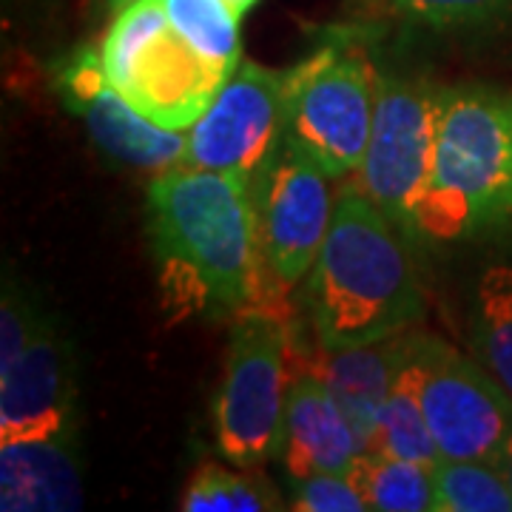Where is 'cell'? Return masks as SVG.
I'll list each match as a JSON object with an SVG mask.
<instances>
[{"instance_id":"obj_1","label":"cell","mask_w":512,"mask_h":512,"mask_svg":"<svg viewBox=\"0 0 512 512\" xmlns=\"http://www.w3.org/2000/svg\"><path fill=\"white\" fill-rule=\"evenodd\" d=\"M146 220L171 313L211 319L268 311L288 319L285 285L256 234L248 185L208 168L171 165L148 185Z\"/></svg>"},{"instance_id":"obj_2","label":"cell","mask_w":512,"mask_h":512,"mask_svg":"<svg viewBox=\"0 0 512 512\" xmlns=\"http://www.w3.org/2000/svg\"><path fill=\"white\" fill-rule=\"evenodd\" d=\"M424 305L413 239L345 185L305 288L316 345L356 348L399 336L419 325Z\"/></svg>"},{"instance_id":"obj_3","label":"cell","mask_w":512,"mask_h":512,"mask_svg":"<svg viewBox=\"0 0 512 512\" xmlns=\"http://www.w3.org/2000/svg\"><path fill=\"white\" fill-rule=\"evenodd\" d=\"M512 234V111L481 89H444L436 157L419 205V237Z\"/></svg>"},{"instance_id":"obj_4","label":"cell","mask_w":512,"mask_h":512,"mask_svg":"<svg viewBox=\"0 0 512 512\" xmlns=\"http://www.w3.org/2000/svg\"><path fill=\"white\" fill-rule=\"evenodd\" d=\"M100 57L111 86L151 123L174 131L194 126L231 74L171 26L163 0H137L117 12Z\"/></svg>"},{"instance_id":"obj_5","label":"cell","mask_w":512,"mask_h":512,"mask_svg":"<svg viewBox=\"0 0 512 512\" xmlns=\"http://www.w3.org/2000/svg\"><path fill=\"white\" fill-rule=\"evenodd\" d=\"M376 77L356 46L330 43L285 74V140L330 180L362 165L376 111Z\"/></svg>"},{"instance_id":"obj_6","label":"cell","mask_w":512,"mask_h":512,"mask_svg":"<svg viewBox=\"0 0 512 512\" xmlns=\"http://www.w3.org/2000/svg\"><path fill=\"white\" fill-rule=\"evenodd\" d=\"M291 362L285 316L268 311L234 316L217 396V444L239 470H256L282 453Z\"/></svg>"},{"instance_id":"obj_7","label":"cell","mask_w":512,"mask_h":512,"mask_svg":"<svg viewBox=\"0 0 512 512\" xmlns=\"http://www.w3.org/2000/svg\"><path fill=\"white\" fill-rule=\"evenodd\" d=\"M441 94L424 80L379 74L365 160L353 174V185L413 242L421 239L419 205L436 157Z\"/></svg>"},{"instance_id":"obj_8","label":"cell","mask_w":512,"mask_h":512,"mask_svg":"<svg viewBox=\"0 0 512 512\" xmlns=\"http://www.w3.org/2000/svg\"><path fill=\"white\" fill-rule=\"evenodd\" d=\"M419 396L439 458L493 461L512 436V393L476 356L416 333Z\"/></svg>"},{"instance_id":"obj_9","label":"cell","mask_w":512,"mask_h":512,"mask_svg":"<svg viewBox=\"0 0 512 512\" xmlns=\"http://www.w3.org/2000/svg\"><path fill=\"white\" fill-rule=\"evenodd\" d=\"M259 248L271 274L293 288L308 279L336 214L330 177L288 140L248 185Z\"/></svg>"},{"instance_id":"obj_10","label":"cell","mask_w":512,"mask_h":512,"mask_svg":"<svg viewBox=\"0 0 512 512\" xmlns=\"http://www.w3.org/2000/svg\"><path fill=\"white\" fill-rule=\"evenodd\" d=\"M282 86L285 74L239 60L205 114L185 131V165L254 183L285 140Z\"/></svg>"},{"instance_id":"obj_11","label":"cell","mask_w":512,"mask_h":512,"mask_svg":"<svg viewBox=\"0 0 512 512\" xmlns=\"http://www.w3.org/2000/svg\"><path fill=\"white\" fill-rule=\"evenodd\" d=\"M55 89L60 103L77 120H83L97 148L109 154L111 160L157 171L185 163V131L157 126L146 114L134 109L111 86L100 49L80 46L66 60H60Z\"/></svg>"},{"instance_id":"obj_12","label":"cell","mask_w":512,"mask_h":512,"mask_svg":"<svg viewBox=\"0 0 512 512\" xmlns=\"http://www.w3.org/2000/svg\"><path fill=\"white\" fill-rule=\"evenodd\" d=\"M77 390L69 342L43 322L18 362L0 370V444L20 439L77 441Z\"/></svg>"},{"instance_id":"obj_13","label":"cell","mask_w":512,"mask_h":512,"mask_svg":"<svg viewBox=\"0 0 512 512\" xmlns=\"http://www.w3.org/2000/svg\"><path fill=\"white\" fill-rule=\"evenodd\" d=\"M365 450V439L333 399L328 384L308 367L293 370L285 407V439L279 453L288 476L296 481L348 473L350 464Z\"/></svg>"},{"instance_id":"obj_14","label":"cell","mask_w":512,"mask_h":512,"mask_svg":"<svg viewBox=\"0 0 512 512\" xmlns=\"http://www.w3.org/2000/svg\"><path fill=\"white\" fill-rule=\"evenodd\" d=\"M410 350L413 330L356 348L316 345V353H311L302 365L328 384L333 399L348 413V419L367 444L399 370L410 359Z\"/></svg>"},{"instance_id":"obj_15","label":"cell","mask_w":512,"mask_h":512,"mask_svg":"<svg viewBox=\"0 0 512 512\" xmlns=\"http://www.w3.org/2000/svg\"><path fill=\"white\" fill-rule=\"evenodd\" d=\"M69 439L0 444V510L72 512L83 507L80 458Z\"/></svg>"},{"instance_id":"obj_16","label":"cell","mask_w":512,"mask_h":512,"mask_svg":"<svg viewBox=\"0 0 512 512\" xmlns=\"http://www.w3.org/2000/svg\"><path fill=\"white\" fill-rule=\"evenodd\" d=\"M367 450H376L384 456L421 461V464H436L439 447L433 441L430 424L424 416L419 396V365H416V333H413V350L410 359L399 370L393 390L384 402L376 430L367 441Z\"/></svg>"},{"instance_id":"obj_17","label":"cell","mask_w":512,"mask_h":512,"mask_svg":"<svg viewBox=\"0 0 512 512\" xmlns=\"http://www.w3.org/2000/svg\"><path fill=\"white\" fill-rule=\"evenodd\" d=\"M470 345L478 362L512 393V265H490L478 276Z\"/></svg>"},{"instance_id":"obj_18","label":"cell","mask_w":512,"mask_h":512,"mask_svg":"<svg viewBox=\"0 0 512 512\" xmlns=\"http://www.w3.org/2000/svg\"><path fill=\"white\" fill-rule=\"evenodd\" d=\"M350 476L356 478L370 510L433 512V464L365 450L350 464Z\"/></svg>"},{"instance_id":"obj_19","label":"cell","mask_w":512,"mask_h":512,"mask_svg":"<svg viewBox=\"0 0 512 512\" xmlns=\"http://www.w3.org/2000/svg\"><path fill=\"white\" fill-rule=\"evenodd\" d=\"M433 512H512V490L493 461L433 464Z\"/></svg>"},{"instance_id":"obj_20","label":"cell","mask_w":512,"mask_h":512,"mask_svg":"<svg viewBox=\"0 0 512 512\" xmlns=\"http://www.w3.org/2000/svg\"><path fill=\"white\" fill-rule=\"evenodd\" d=\"M171 26L211 63L234 72L242 60L239 20L228 0H163Z\"/></svg>"},{"instance_id":"obj_21","label":"cell","mask_w":512,"mask_h":512,"mask_svg":"<svg viewBox=\"0 0 512 512\" xmlns=\"http://www.w3.org/2000/svg\"><path fill=\"white\" fill-rule=\"evenodd\" d=\"M180 507L185 512H268L282 504L268 478L202 464L188 481Z\"/></svg>"},{"instance_id":"obj_22","label":"cell","mask_w":512,"mask_h":512,"mask_svg":"<svg viewBox=\"0 0 512 512\" xmlns=\"http://www.w3.org/2000/svg\"><path fill=\"white\" fill-rule=\"evenodd\" d=\"M410 20L433 29H464L498 18L512 9V0H393Z\"/></svg>"},{"instance_id":"obj_23","label":"cell","mask_w":512,"mask_h":512,"mask_svg":"<svg viewBox=\"0 0 512 512\" xmlns=\"http://www.w3.org/2000/svg\"><path fill=\"white\" fill-rule=\"evenodd\" d=\"M293 510L299 512H365L370 510L356 478L348 473L296 478L293 481Z\"/></svg>"},{"instance_id":"obj_24","label":"cell","mask_w":512,"mask_h":512,"mask_svg":"<svg viewBox=\"0 0 512 512\" xmlns=\"http://www.w3.org/2000/svg\"><path fill=\"white\" fill-rule=\"evenodd\" d=\"M46 319L37 313L35 302L20 291L18 282L6 276L3 282V305H0V370L12 367L18 356L29 348L32 336Z\"/></svg>"},{"instance_id":"obj_25","label":"cell","mask_w":512,"mask_h":512,"mask_svg":"<svg viewBox=\"0 0 512 512\" xmlns=\"http://www.w3.org/2000/svg\"><path fill=\"white\" fill-rule=\"evenodd\" d=\"M498 467H501V473H504V478H507V484H510V490H512V436L510 441H507V447H504L501 458H498Z\"/></svg>"},{"instance_id":"obj_26","label":"cell","mask_w":512,"mask_h":512,"mask_svg":"<svg viewBox=\"0 0 512 512\" xmlns=\"http://www.w3.org/2000/svg\"><path fill=\"white\" fill-rule=\"evenodd\" d=\"M131 3H137V0H103V6H106L109 12H114V15H117V12H123V9H128Z\"/></svg>"},{"instance_id":"obj_27","label":"cell","mask_w":512,"mask_h":512,"mask_svg":"<svg viewBox=\"0 0 512 512\" xmlns=\"http://www.w3.org/2000/svg\"><path fill=\"white\" fill-rule=\"evenodd\" d=\"M228 3L234 6V12H237V15H245V12H248L251 6H256L259 0H228Z\"/></svg>"},{"instance_id":"obj_28","label":"cell","mask_w":512,"mask_h":512,"mask_svg":"<svg viewBox=\"0 0 512 512\" xmlns=\"http://www.w3.org/2000/svg\"><path fill=\"white\" fill-rule=\"evenodd\" d=\"M510 111H512V100H510Z\"/></svg>"}]
</instances>
